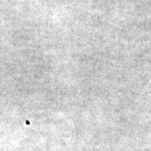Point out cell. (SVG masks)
Here are the masks:
<instances>
[{"mask_svg":"<svg viewBox=\"0 0 151 151\" xmlns=\"http://www.w3.org/2000/svg\"><path fill=\"white\" fill-rule=\"evenodd\" d=\"M149 92H150V94H151V82L150 86H149Z\"/></svg>","mask_w":151,"mask_h":151,"instance_id":"1","label":"cell"}]
</instances>
